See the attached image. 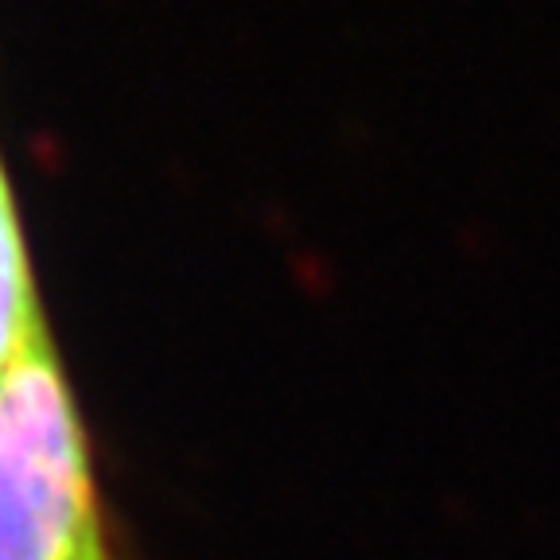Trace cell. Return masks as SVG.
Segmentation results:
<instances>
[{
    "mask_svg": "<svg viewBox=\"0 0 560 560\" xmlns=\"http://www.w3.org/2000/svg\"><path fill=\"white\" fill-rule=\"evenodd\" d=\"M0 560H114L47 327L0 374Z\"/></svg>",
    "mask_w": 560,
    "mask_h": 560,
    "instance_id": "cell-1",
    "label": "cell"
},
{
    "mask_svg": "<svg viewBox=\"0 0 560 560\" xmlns=\"http://www.w3.org/2000/svg\"><path fill=\"white\" fill-rule=\"evenodd\" d=\"M35 331H44V319H39L32 277H27L16 210L0 175V374L20 359V350L35 339Z\"/></svg>",
    "mask_w": 560,
    "mask_h": 560,
    "instance_id": "cell-2",
    "label": "cell"
}]
</instances>
